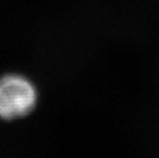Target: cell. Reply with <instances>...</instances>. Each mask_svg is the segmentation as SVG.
<instances>
[{
  "label": "cell",
  "instance_id": "cell-1",
  "mask_svg": "<svg viewBox=\"0 0 159 158\" xmlns=\"http://www.w3.org/2000/svg\"><path fill=\"white\" fill-rule=\"evenodd\" d=\"M36 90L21 76L8 75L0 79V117L12 120L24 117L36 105Z\"/></svg>",
  "mask_w": 159,
  "mask_h": 158
}]
</instances>
